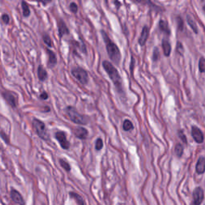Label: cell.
Masks as SVG:
<instances>
[{
  "label": "cell",
  "instance_id": "obj_18",
  "mask_svg": "<svg viewBox=\"0 0 205 205\" xmlns=\"http://www.w3.org/2000/svg\"><path fill=\"white\" fill-rule=\"evenodd\" d=\"M69 196L71 199H74L78 205H85L84 199H83V197H82L81 195H80V194H78L77 192H75V191H70Z\"/></svg>",
  "mask_w": 205,
  "mask_h": 205
},
{
  "label": "cell",
  "instance_id": "obj_30",
  "mask_svg": "<svg viewBox=\"0 0 205 205\" xmlns=\"http://www.w3.org/2000/svg\"><path fill=\"white\" fill-rule=\"evenodd\" d=\"M178 136H179L180 140H181L183 143H187V137H186V136L184 135V133H183V130H179V131H178Z\"/></svg>",
  "mask_w": 205,
  "mask_h": 205
},
{
  "label": "cell",
  "instance_id": "obj_3",
  "mask_svg": "<svg viewBox=\"0 0 205 205\" xmlns=\"http://www.w3.org/2000/svg\"><path fill=\"white\" fill-rule=\"evenodd\" d=\"M64 112L68 116V117L69 118V120L75 124H80V125H86L89 122L88 116L80 114V112H78L77 109L73 106H68L64 109Z\"/></svg>",
  "mask_w": 205,
  "mask_h": 205
},
{
  "label": "cell",
  "instance_id": "obj_10",
  "mask_svg": "<svg viewBox=\"0 0 205 205\" xmlns=\"http://www.w3.org/2000/svg\"><path fill=\"white\" fill-rule=\"evenodd\" d=\"M57 23H58L59 35L60 38H62L64 35H67L70 34L69 29H68L66 23H65V22H64L62 18H59V19L57 20Z\"/></svg>",
  "mask_w": 205,
  "mask_h": 205
},
{
  "label": "cell",
  "instance_id": "obj_19",
  "mask_svg": "<svg viewBox=\"0 0 205 205\" xmlns=\"http://www.w3.org/2000/svg\"><path fill=\"white\" fill-rule=\"evenodd\" d=\"M47 76H48V74H47V72L46 71V69L43 68V65H39V66L38 67V78L39 80H40V81H45V80L47 79Z\"/></svg>",
  "mask_w": 205,
  "mask_h": 205
},
{
  "label": "cell",
  "instance_id": "obj_13",
  "mask_svg": "<svg viewBox=\"0 0 205 205\" xmlns=\"http://www.w3.org/2000/svg\"><path fill=\"white\" fill-rule=\"evenodd\" d=\"M46 51L47 54L48 55V63H47V66L49 68H54L57 64V57H56V55L54 51H52L51 50H50L49 48H46Z\"/></svg>",
  "mask_w": 205,
  "mask_h": 205
},
{
  "label": "cell",
  "instance_id": "obj_1",
  "mask_svg": "<svg viewBox=\"0 0 205 205\" xmlns=\"http://www.w3.org/2000/svg\"><path fill=\"white\" fill-rule=\"evenodd\" d=\"M103 68L108 75L109 78L113 82L114 85L117 89V92L120 93H124V88H123V80L118 72L117 68L114 66L113 64L108 60H104L103 62Z\"/></svg>",
  "mask_w": 205,
  "mask_h": 205
},
{
  "label": "cell",
  "instance_id": "obj_5",
  "mask_svg": "<svg viewBox=\"0 0 205 205\" xmlns=\"http://www.w3.org/2000/svg\"><path fill=\"white\" fill-rule=\"evenodd\" d=\"M71 73L83 85H86L87 84H88V82H89L88 73L84 68H80V67L73 68L71 71Z\"/></svg>",
  "mask_w": 205,
  "mask_h": 205
},
{
  "label": "cell",
  "instance_id": "obj_2",
  "mask_svg": "<svg viewBox=\"0 0 205 205\" xmlns=\"http://www.w3.org/2000/svg\"><path fill=\"white\" fill-rule=\"evenodd\" d=\"M101 34L106 44V49H107L109 58L114 64H120V60H121V53H120V48L110 39L105 31H101Z\"/></svg>",
  "mask_w": 205,
  "mask_h": 205
},
{
  "label": "cell",
  "instance_id": "obj_32",
  "mask_svg": "<svg viewBox=\"0 0 205 205\" xmlns=\"http://www.w3.org/2000/svg\"><path fill=\"white\" fill-rule=\"evenodd\" d=\"M70 10H71V11L72 12V13H74V14H76L78 11V10H79V7H78V5L76 3V2H71V4H70Z\"/></svg>",
  "mask_w": 205,
  "mask_h": 205
},
{
  "label": "cell",
  "instance_id": "obj_9",
  "mask_svg": "<svg viewBox=\"0 0 205 205\" xmlns=\"http://www.w3.org/2000/svg\"><path fill=\"white\" fill-rule=\"evenodd\" d=\"M191 134L195 143H203V140H204L203 133L201 130L198 128V127H196V126H192V127H191Z\"/></svg>",
  "mask_w": 205,
  "mask_h": 205
},
{
  "label": "cell",
  "instance_id": "obj_16",
  "mask_svg": "<svg viewBox=\"0 0 205 205\" xmlns=\"http://www.w3.org/2000/svg\"><path fill=\"white\" fill-rule=\"evenodd\" d=\"M159 28L160 31H162L166 35H170L171 34V30H170L168 23L163 19H160L159 22Z\"/></svg>",
  "mask_w": 205,
  "mask_h": 205
},
{
  "label": "cell",
  "instance_id": "obj_31",
  "mask_svg": "<svg viewBox=\"0 0 205 205\" xmlns=\"http://www.w3.org/2000/svg\"><path fill=\"white\" fill-rule=\"evenodd\" d=\"M176 51H177L179 54L181 55H183V52H184L183 44H182V43L179 42V41H178L177 43H176Z\"/></svg>",
  "mask_w": 205,
  "mask_h": 205
},
{
  "label": "cell",
  "instance_id": "obj_25",
  "mask_svg": "<svg viewBox=\"0 0 205 205\" xmlns=\"http://www.w3.org/2000/svg\"><path fill=\"white\" fill-rule=\"evenodd\" d=\"M59 163L61 167H62L64 170H66L68 172H69V171H71V165H70L68 162H67L65 159H59Z\"/></svg>",
  "mask_w": 205,
  "mask_h": 205
},
{
  "label": "cell",
  "instance_id": "obj_27",
  "mask_svg": "<svg viewBox=\"0 0 205 205\" xmlns=\"http://www.w3.org/2000/svg\"><path fill=\"white\" fill-rule=\"evenodd\" d=\"M176 23H177L178 30H179V31H182L183 30V27H184V26H183L184 24H183V20L182 19L180 16L178 15L177 17H176Z\"/></svg>",
  "mask_w": 205,
  "mask_h": 205
},
{
  "label": "cell",
  "instance_id": "obj_26",
  "mask_svg": "<svg viewBox=\"0 0 205 205\" xmlns=\"http://www.w3.org/2000/svg\"><path fill=\"white\" fill-rule=\"evenodd\" d=\"M159 58H160V53H159V48L155 47L153 50V54H152V60L154 62H156L159 59Z\"/></svg>",
  "mask_w": 205,
  "mask_h": 205
},
{
  "label": "cell",
  "instance_id": "obj_14",
  "mask_svg": "<svg viewBox=\"0 0 205 205\" xmlns=\"http://www.w3.org/2000/svg\"><path fill=\"white\" fill-rule=\"evenodd\" d=\"M74 134L76 137L80 139H86L88 137V131L83 127H77L74 128Z\"/></svg>",
  "mask_w": 205,
  "mask_h": 205
},
{
  "label": "cell",
  "instance_id": "obj_8",
  "mask_svg": "<svg viewBox=\"0 0 205 205\" xmlns=\"http://www.w3.org/2000/svg\"><path fill=\"white\" fill-rule=\"evenodd\" d=\"M55 137L58 140L63 149H69L71 143H70V142L68 141V138H67L66 132H63V131H58V132H56L55 133Z\"/></svg>",
  "mask_w": 205,
  "mask_h": 205
},
{
  "label": "cell",
  "instance_id": "obj_17",
  "mask_svg": "<svg viewBox=\"0 0 205 205\" xmlns=\"http://www.w3.org/2000/svg\"><path fill=\"white\" fill-rule=\"evenodd\" d=\"M162 48H163L164 55H165L166 57H168V56L171 55V46L169 41L166 39H163L162 40Z\"/></svg>",
  "mask_w": 205,
  "mask_h": 205
},
{
  "label": "cell",
  "instance_id": "obj_22",
  "mask_svg": "<svg viewBox=\"0 0 205 205\" xmlns=\"http://www.w3.org/2000/svg\"><path fill=\"white\" fill-rule=\"evenodd\" d=\"M175 155L178 158H180L183 154V146L180 143H177L175 146V149H174Z\"/></svg>",
  "mask_w": 205,
  "mask_h": 205
},
{
  "label": "cell",
  "instance_id": "obj_33",
  "mask_svg": "<svg viewBox=\"0 0 205 205\" xmlns=\"http://www.w3.org/2000/svg\"><path fill=\"white\" fill-rule=\"evenodd\" d=\"M1 19H2V22L4 24H8L10 23V17L7 14H3L1 17Z\"/></svg>",
  "mask_w": 205,
  "mask_h": 205
},
{
  "label": "cell",
  "instance_id": "obj_21",
  "mask_svg": "<svg viewBox=\"0 0 205 205\" xmlns=\"http://www.w3.org/2000/svg\"><path fill=\"white\" fill-rule=\"evenodd\" d=\"M22 10H23V15L24 17H29L31 14V10H30V6L27 4V2H25V1H23L22 2Z\"/></svg>",
  "mask_w": 205,
  "mask_h": 205
},
{
  "label": "cell",
  "instance_id": "obj_12",
  "mask_svg": "<svg viewBox=\"0 0 205 205\" xmlns=\"http://www.w3.org/2000/svg\"><path fill=\"white\" fill-rule=\"evenodd\" d=\"M10 194V198H11V199L14 203H16L18 205H25V201H24L23 197L17 190L11 189Z\"/></svg>",
  "mask_w": 205,
  "mask_h": 205
},
{
  "label": "cell",
  "instance_id": "obj_20",
  "mask_svg": "<svg viewBox=\"0 0 205 205\" xmlns=\"http://www.w3.org/2000/svg\"><path fill=\"white\" fill-rule=\"evenodd\" d=\"M187 23H188V25L190 26V27L191 28V30L194 31V33H195V34H198L199 30H198L197 25L195 23V20L193 19V18H192L190 14H187Z\"/></svg>",
  "mask_w": 205,
  "mask_h": 205
},
{
  "label": "cell",
  "instance_id": "obj_24",
  "mask_svg": "<svg viewBox=\"0 0 205 205\" xmlns=\"http://www.w3.org/2000/svg\"><path fill=\"white\" fill-rule=\"evenodd\" d=\"M43 40L44 43L46 44L47 46L50 47H52L54 46L53 41H52L51 38L49 35L44 33V34L43 35Z\"/></svg>",
  "mask_w": 205,
  "mask_h": 205
},
{
  "label": "cell",
  "instance_id": "obj_11",
  "mask_svg": "<svg viewBox=\"0 0 205 205\" xmlns=\"http://www.w3.org/2000/svg\"><path fill=\"white\" fill-rule=\"evenodd\" d=\"M149 33H150V29L147 26H143V29H142L141 34L139 36V40H138V43L141 47H143L145 45L146 42H147V39L149 37Z\"/></svg>",
  "mask_w": 205,
  "mask_h": 205
},
{
  "label": "cell",
  "instance_id": "obj_35",
  "mask_svg": "<svg viewBox=\"0 0 205 205\" xmlns=\"http://www.w3.org/2000/svg\"><path fill=\"white\" fill-rule=\"evenodd\" d=\"M0 136L2 138V139H4V140H5V142H6V143H9V139L7 138V136H6V135L4 132H0Z\"/></svg>",
  "mask_w": 205,
  "mask_h": 205
},
{
  "label": "cell",
  "instance_id": "obj_34",
  "mask_svg": "<svg viewBox=\"0 0 205 205\" xmlns=\"http://www.w3.org/2000/svg\"><path fill=\"white\" fill-rule=\"evenodd\" d=\"M39 98H40V99H41V100H47V99H48V94H47V92H43L42 93H41L39 95Z\"/></svg>",
  "mask_w": 205,
  "mask_h": 205
},
{
  "label": "cell",
  "instance_id": "obj_7",
  "mask_svg": "<svg viewBox=\"0 0 205 205\" xmlns=\"http://www.w3.org/2000/svg\"><path fill=\"white\" fill-rule=\"evenodd\" d=\"M204 199V192L201 187H195L192 192V203L191 205H201Z\"/></svg>",
  "mask_w": 205,
  "mask_h": 205
},
{
  "label": "cell",
  "instance_id": "obj_28",
  "mask_svg": "<svg viewBox=\"0 0 205 205\" xmlns=\"http://www.w3.org/2000/svg\"><path fill=\"white\" fill-rule=\"evenodd\" d=\"M199 70L201 73H203L205 72V59L203 56L199 59Z\"/></svg>",
  "mask_w": 205,
  "mask_h": 205
},
{
  "label": "cell",
  "instance_id": "obj_6",
  "mask_svg": "<svg viewBox=\"0 0 205 205\" xmlns=\"http://www.w3.org/2000/svg\"><path fill=\"white\" fill-rule=\"evenodd\" d=\"M2 97L12 108H16L18 106V95L11 91H4Z\"/></svg>",
  "mask_w": 205,
  "mask_h": 205
},
{
  "label": "cell",
  "instance_id": "obj_23",
  "mask_svg": "<svg viewBox=\"0 0 205 205\" xmlns=\"http://www.w3.org/2000/svg\"><path fill=\"white\" fill-rule=\"evenodd\" d=\"M134 128V125L132 123V121L129 120H125L123 123V129L125 132H128V131H132Z\"/></svg>",
  "mask_w": 205,
  "mask_h": 205
},
{
  "label": "cell",
  "instance_id": "obj_4",
  "mask_svg": "<svg viewBox=\"0 0 205 205\" xmlns=\"http://www.w3.org/2000/svg\"><path fill=\"white\" fill-rule=\"evenodd\" d=\"M32 126L35 129V132L38 135L40 139H43L45 141H49L50 137H49V134L47 131L46 125L43 122L41 121L38 119H34L32 121Z\"/></svg>",
  "mask_w": 205,
  "mask_h": 205
},
{
  "label": "cell",
  "instance_id": "obj_29",
  "mask_svg": "<svg viewBox=\"0 0 205 205\" xmlns=\"http://www.w3.org/2000/svg\"><path fill=\"white\" fill-rule=\"evenodd\" d=\"M103 147H104V142H103V139H101V138H98L97 139H96V150H97V151H100V150L103 148Z\"/></svg>",
  "mask_w": 205,
  "mask_h": 205
},
{
  "label": "cell",
  "instance_id": "obj_15",
  "mask_svg": "<svg viewBox=\"0 0 205 205\" xmlns=\"http://www.w3.org/2000/svg\"><path fill=\"white\" fill-rule=\"evenodd\" d=\"M205 171V159L203 156H200L198 159L196 165H195V171L199 175L204 173Z\"/></svg>",
  "mask_w": 205,
  "mask_h": 205
}]
</instances>
